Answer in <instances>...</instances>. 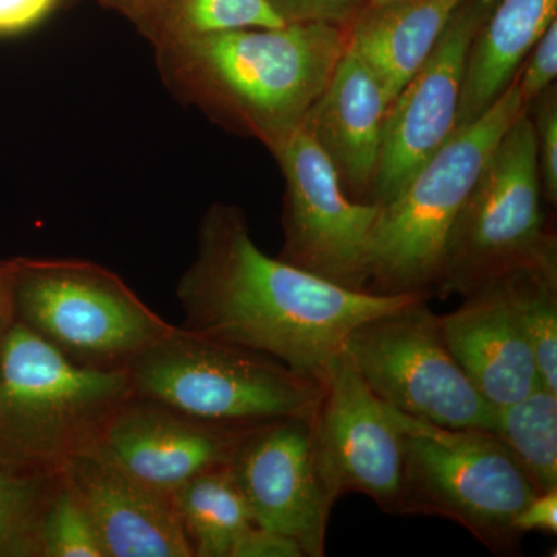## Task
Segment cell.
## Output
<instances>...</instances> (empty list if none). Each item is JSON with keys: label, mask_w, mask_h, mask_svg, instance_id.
Here are the masks:
<instances>
[{"label": "cell", "mask_w": 557, "mask_h": 557, "mask_svg": "<svg viewBox=\"0 0 557 557\" xmlns=\"http://www.w3.org/2000/svg\"><path fill=\"white\" fill-rule=\"evenodd\" d=\"M175 295L183 329L319 380L351 330L429 293L359 292L271 258L252 240L244 211L218 201L201 218L196 259Z\"/></svg>", "instance_id": "obj_1"}, {"label": "cell", "mask_w": 557, "mask_h": 557, "mask_svg": "<svg viewBox=\"0 0 557 557\" xmlns=\"http://www.w3.org/2000/svg\"><path fill=\"white\" fill-rule=\"evenodd\" d=\"M102 3L126 17L153 49L207 33L284 25L265 0H102Z\"/></svg>", "instance_id": "obj_20"}, {"label": "cell", "mask_w": 557, "mask_h": 557, "mask_svg": "<svg viewBox=\"0 0 557 557\" xmlns=\"http://www.w3.org/2000/svg\"><path fill=\"white\" fill-rule=\"evenodd\" d=\"M525 110L515 79L482 119L454 132L401 193L380 207L370 240L368 292L432 295L458 212L497 143Z\"/></svg>", "instance_id": "obj_5"}, {"label": "cell", "mask_w": 557, "mask_h": 557, "mask_svg": "<svg viewBox=\"0 0 557 557\" xmlns=\"http://www.w3.org/2000/svg\"><path fill=\"white\" fill-rule=\"evenodd\" d=\"M388 104L375 73L347 46L300 126L327 157L350 199L372 203Z\"/></svg>", "instance_id": "obj_16"}, {"label": "cell", "mask_w": 557, "mask_h": 557, "mask_svg": "<svg viewBox=\"0 0 557 557\" xmlns=\"http://www.w3.org/2000/svg\"><path fill=\"white\" fill-rule=\"evenodd\" d=\"M465 0H358L344 27L348 49L375 73L388 102L434 50Z\"/></svg>", "instance_id": "obj_18"}, {"label": "cell", "mask_w": 557, "mask_h": 557, "mask_svg": "<svg viewBox=\"0 0 557 557\" xmlns=\"http://www.w3.org/2000/svg\"><path fill=\"white\" fill-rule=\"evenodd\" d=\"M496 0H465L434 50L388 104L372 203L387 205L456 131L472 39Z\"/></svg>", "instance_id": "obj_12"}, {"label": "cell", "mask_w": 557, "mask_h": 557, "mask_svg": "<svg viewBox=\"0 0 557 557\" xmlns=\"http://www.w3.org/2000/svg\"><path fill=\"white\" fill-rule=\"evenodd\" d=\"M228 468L255 525L295 539L304 557L325 555L333 505L319 479L311 418L248 429Z\"/></svg>", "instance_id": "obj_13"}, {"label": "cell", "mask_w": 557, "mask_h": 557, "mask_svg": "<svg viewBox=\"0 0 557 557\" xmlns=\"http://www.w3.org/2000/svg\"><path fill=\"white\" fill-rule=\"evenodd\" d=\"M14 259H0V359L14 324Z\"/></svg>", "instance_id": "obj_32"}, {"label": "cell", "mask_w": 557, "mask_h": 557, "mask_svg": "<svg viewBox=\"0 0 557 557\" xmlns=\"http://www.w3.org/2000/svg\"><path fill=\"white\" fill-rule=\"evenodd\" d=\"M132 395L126 372L79 368L16 322L0 359V469L61 474Z\"/></svg>", "instance_id": "obj_3"}, {"label": "cell", "mask_w": 557, "mask_h": 557, "mask_svg": "<svg viewBox=\"0 0 557 557\" xmlns=\"http://www.w3.org/2000/svg\"><path fill=\"white\" fill-rule=\"evenodd\" d=\"M533 127L542 196L557 205V86L549 87L527 108Z\"/></svg>", "instance_id": "obj_26"}, {"label": "cell", "mask_w": 557, "mask_h": 557, "mask_svg": "<svg viewBox=\"0 0 557 557\" xmlns=\"http://www.w3.org/2000/svg\"><path fill=\"white\" fill-rule=\"evenodd\" d=\"M14 317L84 369L126 372L174 325L98 263L14 258Z\"/></svg>", "instance_id": "obj_7"}, {"label": "cell", "mask_w": 557, "mask_h": 557, "mask_svg": "<svg viewBox=\"0 0 557 557\" xmlns=\"http://www.w3.org/2000/svg\"><path fill=\"white\" fill-rule=\"evenodd\" d=\"M537 493L557 487V392L537 386L496 409L493 429Z\"/></svg>", "instance_id": "obj_22"}, {"label": "cell", "mask_w": 557, "mask_h": 557, "mask_svg": "<svg viewBox=\"0 0 557 557\" xmlns=\"http://www.w3.org/2000/svg\"><path fill=\"white\" fill-rule=\"evenodd\" d=\"M346 50L344 25L310 22L174 40L156 60L175 98L271 153L300 129Z\"/></svg>", "instance_id": "obj_2"}, {"label": "cell", "mask_w": 557, "mask_h": 557, "mask_svg": "<svg viewBox=\"0 0 557 557\" xmlns=\"http://www.w3.org/2000/svg\"><path fill=\"white\" fill-rule=\"evenodd\" d=\"M285 180L278 259L350 289H368L380 205L350 199L327 157L299 129L271 152Z\"/></svg>", "instance_id": "obj_11"}, {"label": "cell", "mask_w": 557, "mask_h": 557, "mask_svg": "<svg viewBox=\"0 0 557 557\" xmlns=\"http://www.w3.org/2000/svg\"><path fill=\"white\" fill-rule=\"evenodd\" d=\"M247 431L205 423L153 399L132 395L110 418L90 450L139 482L174 497L197 475L228 467Z\"/></svg>", "instance_id": "obj_14"}, {"label": "cell", "mask_w": 557, "mask_h": 557, "mask_svg": "<svg viewBox=\"0 0 557 557\" xmlns=\"http://www.w3.org/2000/svg\"><path fill=\"white\" fill-rule=\"evenodd\" d=\"M556 20L557 0H496L469 47L454 132L482 119L500 100Z\"/></svg>", "instance_id": "obj_19"}, {"label": "cell", "mask_w": 557, "mask_h": 557, "mask_svg": "<svg viewBox=\"0 0 557 557\" xmlns=\"http://www.w3.org/2000/svg\"><path fill=\"white\" fill-rule=\"evenodd\" d=\"M126 373L134 395L240 431L284 418H313L322 395L321 381L277 359L175 325Z\"/></svg>", "instance_id": "obj_4"}, {"label": "cell", "mask_w": 557, "mask_h": 557, "mask_svg": "<svg viewBox=\"0 0 557 557\" xmlns=\"http://www.w3.org/2000/svg\"><path fill=\"white\" fill-rule=\"evenodd\" d=\"M533 127L527 110L497 143L458 212L434 293L463 296L511 270L557 269L556 233L542 211Z\"/></svg>", "instance_id": "obj_8"}, {"label": "cell", "mask_w": 557, "mask_h": 557, "mask_svg": "<svg viewBox=\"0 0 557 557\" xmlns=\"http://www.w3.org/2000/svg\"><path fill=\"white\" fill-rule=\"evenodd\" d=\"M61 475L89 512L106 557H193L171 496L95 450L73 457Z\"/></svg>", "instance_id": "obj_15"}, {"label": "cell", "mask_w": 557, "mask_h": 557, "mask_svg": "<svg viewBox=\"0 0 557 557\" xmlns=\"http://www.w3.org/2000/svg\"><path fill=\"white\" fill-rule=\"evenodd\" d=\"M57 0H0V35L38 24Z\"/></svg>", "instance_id": "obj_31"}, {"label": "cell", "mask_w": 557, "mask_h": 557, "mask_svg": "<svg viewBox=\"0 0 557 557\" xmlns=\"http://www.w3.org/2000/svg\"><path fill=\"white\" fill-rule=\"evenodd\" d=\"M172 498L193 557H231L255 525L228 467L197 475Z\"/></svg>", "instance_id": "obj_21"}, {"label": "cell", "mask_w": 557, "mask_h": 557, "mask_svg": "<svg viewBox=\"0 0 557 557\" xmlns=\"http://www.w3.org/2000/svg\"><path fill=\"white\" fill-rule=\"evenodd\" d=\"M429 298L361 322L344 344L348 358L391 408L437 426L493 432L497 408L450 354Z\"/></svg>", "instance_id": "obj_9"}, {"label": "cell", "mask_w": 557, "mask_h": 557, "mask_svg": "<svg viewBox=\"0 0 557 557\" xmlns=\"http://www.w3.org/2000/svg\"><path fill=\"white\" fill-rule=\"evenodd\" d=\"M512 527L520 536L533 531L557 533V487L534 494L512 520Z\"/></svg>", "instance_id": "obj_30"}, {"label": "cell", "mask_w": 557, "mask_h": 557, "mask_svg": "<svg viewBox=\"0 0 557 557\" xmlns=\"http://www.w3.org/2000/svg\"><path fill=\"white\" fill-rule=\"evenodd\" d=\"M39 557H106L89 512L61 474L40 523Z\"/></svg>", "instance_id": "obj_25"}, {"label": "cell", "mask_w": 557, "mask_h": 557, "mask_svg": "<svg viewBox=\"0 0 557 557\" xmlns=\"http://www.w3.org/2000/svg\"><path fill=\"white\" fill-rule=\"evenodd\" d=\"M358 0H265L282 24L327 22L344 25Z\"/></svg>", "instance_id": "obj_28"}, {"label": "cell", "mask_w": 557, "mask_h": 557, "mask_svg": "<svg viewBox=\"0 0 557 557\" xmlns=\"http://www.w3.org/2000/svg\"><path fill=\"white\" fill-rule=\"evenodd\" d=\"M557 79V20L537 40L516 76L520 98L525 109L539 95L555 86Z\"/></svg>", "instance_id": "obj_27"}, {"label": "cell", "mask_w": 557, "mask_h": 557, "mask_svg": "<svg viewBox=\"0 0 557 557\" xmlns=\"http://www.w3.org/2000/svg\"><path fill=\"white\" fill-rule=\"evenodd\" d=\"M438 321L450 354L494 408L541 386L533 350L496 278Z\"/></svg>", "instance_id": "obj_17"}, {"label": "cell", "mask_w": 557, "mask_h": 557, "mask_svg": "<svg viewBox=\"0 0 557 557\" xmlns=\"http://www.w3.org/2000/svg\"><path fill=\"white\" fill-rule=\"evenodd\" d=\"M58 478H25L0 469V557H39L40 523Z\"/></svg>", "instance_id": "obj_24"}, {"label": "cell", "mask_w": 557, "mask_h": 557, "mask_svg": "<svg viewBox=\"0 0 557 557\" xmlns=\"http://www.w3.org/2000/svg\"><path fill=\"white\" fill-rule=\"evenodd\" d=\"M405 435L401 516H437L490 552L520 555L516 515L537 493L507 445L485 429L443 428L388 406Z\"/></svg>", "instance_id": "obj_6"}, {"label": "cell", "mask_w": 557, "mask_h": 557, "mask_svg": "<svg viewBox=\"0 0 557 557\" xmlns=\"http://www.w3.org/2000/svg\"><path fill=\"white\" fill-rule=\"evenodd\" d=\"M231 557H304V553L295 539L252 525L237 541Z\"/></svg>", "instance_id": "obj_29"}, {"label": "cell", "mask_w": 557, "mask_h": 557, "mask_svg": "<svg viewBox=\"0 0 557 557\" xmlns=\"http://www.w3.org/2000/svg\"><path fill=\"white\" fill-rule=\"evenodd\" d=\"M496 281L530 343L542 386L557 392V269L527 267Z\"/></svg>", "instance_id": "obj_23"}, {"label": "cell", "mask_w": 557, "mask_h": 557, "mask_svg": "<svg viewBox=\"0 0 557 557\" xmlns=\"http://www.w3.org/2000/svg\"><path fill=\"white\" fill-rule=\"evenodd\" d=\"M311 418L319 479L330 504L358 493L386 515L401 516L405 435L355 369L346 348L330 359Z\"/></svg>", "instance_id": "obj_10"}]
</instances>
